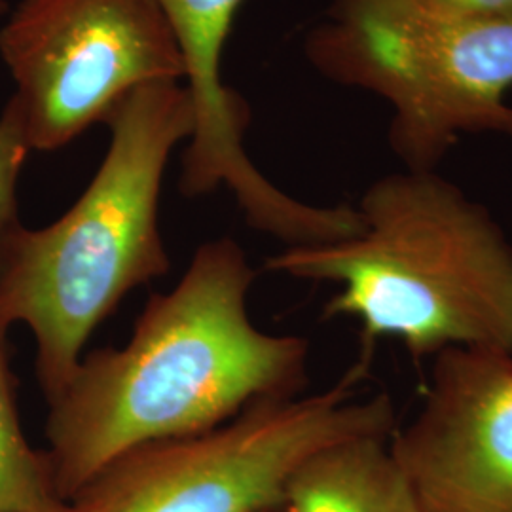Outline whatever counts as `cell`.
<instances>
[{
    "mask_svg": "<svg viewBox=\"0 0 512 512\" xmlns=\"http://www.w3.org/2000/svg\"><path fill=\"white\" fill-rule=\"evenodd\" d=\"M31 150L21 114L10 99L0 114V249L19 224L18 181Z\"/></svg>",
    "mask_w": 512,
    "mask_h": 512,
    "instance_id": "11",
    "label": "cell"
},
{
    "mask_svg": "<svg viewBox=\"0 0 512 512\" xmlns=\"http://www.w3.org/2000/svg\"><path fill=\"white\" fill-rule=\"evenodd\" d=\"M6 12H8V4H6V0H0V18H2Z\"/></svg>",
    "mask_w": 512,
    "mask_h": 512,
    "instance_id": "13",
    "label": "cell"
},
{
    "mask_svg": "<svg viewBox=\"0 0 512 512\" xmlns=\"http://www.w3.org/2000/svg\"><path fill=\"white\" fill-rule=\"evenodd\" d=\"M65 509H67V505H65V507H61V509H57V511L52 512H65Z\"/></svg>",
    "mask_w": 512,
    "mask_h": 512,
    "instance_id": "14",
    "label": "cell"
},
{
    "mask_svg": "<svg viewBox=\"0 0 512 512\" xmlns=\"http://www.w3.org/2000/svg\"><path fill=\"white\" fill-rule=\"evenodd\" d=\"M391 452L429 512H512V353L435 355L420 414Z\"/></svg>",
    "mask_w": 512,
    "mask_h": 512,
    "instance_id": "8",
    "label": "cell"
},
{
    "mask_svg": "<svg viewBox=\"0 0 512 512\" xmlns=\"http://www.w3.org/2000/svg\"><path fill=\"white\" fill-rule=\"evenodd\" d=\"M357 209L363 234L264 262L342 287L323 317L363 323L357 365L370 368L382 338L416 361L448 348L512 353V243L484 205L437 171H404L372 184Z\"/></svg>",
    "mask_w": 512,
    "mask_h": 512,
    "instance_id": "2",
    "label": "cell"
},
{
    "mask_svg": "<svg viewBox=\"0 0 512 512\" xmlns=\"http://www.w3.org/2000/svg\"><path fill=\"white\" fill-rule=\"evenodd\" d=\"M171 23L184 59L194 131L183 156L181 192L198 198L226 186L251 228L287 247L323 245L365 230L357 207H313L270 183L243 148L251 122L247 101L222 82L226 38L243 0H156Z\"/></svg>",
    "mask_w": 512,
    "mask_h": 512,
    "instance_id": "7",
    "label": "cell"
},
{
    "mask_svg": "<svg viewBox=\"0 0 512 512\" xmlns=\"http://www.w3.org/2000/svg\"><path fill=\"white\" fill-rule=\"evenodd\" d=\"M29 145L52 152L105 124L129 93L179 84L184 59L156 0H21L0 29Z\"/></svg>",
    "mask_w": 512,
    "mask_h": 512,
    "instance_id": "6",
    "label": "cell"
},
{
    "mask_svg": "<svg viewBox=\"0 0 512 512\" xmlns=\"http://www.w3.org/2000/svg\"><path fill=\"white\" fill-rule=\"evenodd\" d=\"M65 505L55 494L46 450L33 448L23 433L8 330L0 329V512H52Z\"/></svg>",
    "mask_w": 512,
    "mask_h": 512,
    "instance_id": "10",
    "label": "cell"
},
{
    "mask_svg": "<svg viewBox=\"0 0 512 512\" xmlns=\"http://www.w3.org/2000/svg\"><path fill=\"white\" fill-rule=\"evenodd\" d=\"M105 124L109 150L73 207L38 230L19 222L0 249V329H31L48 401L122 298L169 272L160 192L171 152L192 137V97L179 84L145 86Z\"/></svg>",
    "mask_w": 512,
    "mask_h": 512,
    "instance_id": "3",
    "label": "cell"
},
{
    "mask_svg": "<svg viewBox=\"0 0 512 512\" xmlns=\"http://www.w3.org/2000/svg\"><path fill=\"white\" fill-rule=\"evenodd\" d=\"M304 52L325 78L391 103L387 139L406 171H437L463 133L512 139V25L423 0H330Z\"/></svg>",
    "mask_w": 512,
    "mask_h": 512,
    "instance_id": "4",
    "label": "cell"
},
{
    "mask_svg": "<svg viewBox=\"0 0 512 512\" xmlns=\"http://www.w3.org/2000/svg\"><path fill=\"white\" fill-rule=\"evenodd\" d=\"M366 374L353 365L315 397L262 399L211 431L129 450L65 512H281L289 478L315 452L397 431L391 397L353 401Z\"/></svg>",
    "mask_w": 512,
    "mask_h": 512,
    "instance_id": "5",
    "label": "cell"
},
{
    "mask_svg": "<svg viewBox=\"0 0 512 512\" xmlns=\"http://www.w3.org/2000/svg\"><path fill=\"white\" fill-rule=\"evenodd\" d=\"M253 279L236 241H207L175 289L150 296L128 346L82 357L48 401L46 456L63 503L129 450L200 435L256 401L304 391L308 342L256 329Z\"/></svg>",
    "mask_w": 512,
    "mask_h": 512,
    "instance_id": "1",
    "label": "cell"
},
{
    "mask_svg": "<svg viewBox=\"0 0 512 512\" xmlns=\"http://www.w3.org/2000/svg\"><path fill=\"white\" fill-rule=\"evenodd\" d=\"M389 439L355 437L315 452L289 478L281 512H429Z\"/></svg>",
    "mask_w": 512,
    "mask_h": 512,
    "instance_id": "9",
    "label": "cell"
},
{
    "mask_svg": "<svg viewBox=\"0 0 512 512\" xmlns=\"http://www.w3.org/2000/svg\"><path fill=\"white\" fill-rule=\"evenodd\" d=\"M440 12L484 23L512 25V0H423Z\"/></svg>",
    "mask_w": 512,
    "mask_h": 512,
    "instance_id": "12",
    "label": "cell"
}]
</instances>
